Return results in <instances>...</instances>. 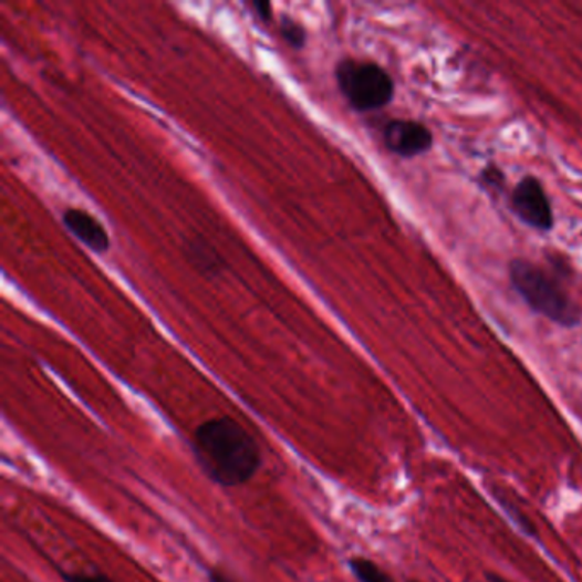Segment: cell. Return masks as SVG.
<instances>
[{
    "mask_svg": "<svg viewBox=\"0 0 582 582\" xmlns=\"http://www.w3.org/2000/svg\"><path fill=\"white\" fill-rule=\"evenodd\" d=\"M191 449L204 474L220 487L243 486L262 467L257 439L228 415L200 424Z\"/></svg>",
    "mask_w": 582,
    "mask_h": 582,
    "instance_id": "6da1fadb",
    "label": "cell"
},
{
    "mask_svg": "<svg viewBox=\"0 0 582 582\" xmlns=\"http://www.w3.org/2000/svg\"><path fill=\"white\" fill-rule=\"evenodd\" d=\"M250 8L253 9L254 15L260 18V21H263V23H272L273 12L270 2L254 0V2H251Z\"/></svg>",
    "mask_w": 582,
    "mask_h": 582,
    "instance_id": "4fadbf2b",
    "label": "cell"
},
{
    "mask_svg": "<svg viewBox=\"0 0 582 582\" xmlns=\"http://www.w3.org/2000/svg\"><path fill=\"white\" fill-rule=\"evenodd\" d=\"M209 582H232L228 575L222 574L220 571H212L209 574Z\"/></svg>",
    "mask_w": 582,
    "mask_h": 582,
    "instance_id": "5bb4252c",
    "label": "cell"
},
{
    "mask_svg": "<svg viewBox=\"0 0 582 582\" xmlns=\"http://www.w3.org/2000/svg\"><path fill=\"white\" fill-rule=\"evenodd\" d=\"M65 582H113L105 574H86V572H64Z\"/></svg>",
    "mask_w": 582,
    "mask_h": 582,
    "instance_id": "7c38bea8",
    "label": "cell"
},
{
    "mask_svg": "<svg viewBox=\"0 0 582 582\" xmlns=\"http://www.w3.org/2000/svg\"><path fill=\"white\" fill-rule=\"evenodd\" d=\"M383 144L395 156L412 159L429 153L434 146V135L427 125L417 119L393 118L386 122L383 132Z\"/></svg>",
    "mask_w": 582,
    "mask_h": 582,
    "instance_id": "5b68a950",
    "label": "cell"
},
{
    "mask_svg": "<svg viewBox=\"0 0 582 582\" xmlns=\"http://www.w3.org/2000/svg\"><path fill=\"white\" fill-rule=\"evenodd\" d=\"M410 582H418V581H410Z\"/></svg>",
    "mask_w": 582,
    "mask_h": 582,
    "instance_id": "2e32d148",
    "label": "cell"
},
{
    "mask_svg": "<svg viewBox=\"0 0 582 582\" xmlns=\"http://www.w3.org/2000/svg\"><path fill=\"white\" fill-rule=\"evenodd\" d=\"M509 209L528 228L538 232L552 231L555 226L552 202L537 176H523L509 195Z\"/></svg>",
    "mask_w": 582,
    "mask_h": 582,
    "instance_id": "277c9868",
    "label": "cell"
},
{
    "mask_svg": "<svg viewBox=\"0 0 582 582\" xmlns=\"http://www.w3.org/2000/svg\"><path fill=\"white\" fill-rule=\"evenodd\" d=\"M509 282L516 294L534 313L545 316L562 329L581 325V308L575 304L553 270L524 258H515L509 263Z\"/></svg>",
    "mask_w": 582,
    "mask_h": 582,
    "instance_id": "7a4b0ae2",
    "label": "cell"
},
{
    "mask_svg": "<svg viewBox=\"0 0 582 582\" xmlns=\"http://www.w3.org/2000/svg\"><path fill=\"white\" fill-rule=\"evenodd\" d=\"M336 86L355 112L385 108L395 96V81L385 67L370 60H340L335 69Z\"/></svg>",
    "mask_w": 582,
    "mask_h": 582,
    "instance_id": "3957f363",
    "label": "cell"
},
{
    "mask_svg": "<svg viewBox=\"0 0 582 582\" xmlns=\"http://www.w3.org/2000/svg\"><path fill=\"white\" fill-rule=\"evenodd\" d=\"M480 184L492 194H502L506 187V175L499 166L487 165L480 172Z\"/></svg>",
    "mask_w": 582,
    "mask_h": 582,
    "instance_id": "8fae6325",
    "label": "cell"
},
{
    "mask_svg": "<svg viewBox=\"0 0 582 582\" xmlns=\"http://www.w3.org/2000/svg\"><path fill=\"white\" fill-rule=\"evenodd\" d=\"M487 579H489V582H509L508 579L499 574H492V572H487Z\"/></svg>",
    "mask_w": 582,
    "mask_h": 582,
    "instance_id": "9a60e30c",
    "label": "cell"
},
{
    "mask_svg": "<svg viewBox=\"0 0 582 582\" xmlns=\"http://www.w3.org/2000/svg\"><path fill=\"white\" fill-rule=\"evenodd\" d=\"M65 228L90 250L106 253L110 250V236L105 226L83 209H67L62 216Z\"/></svg>",
    "mask_w": 582,
    "mask_h": 582,
    "instance_id": "8992f818",
    "label": "cell"
},
{
    "mask_svg": "<svg viewBox=\"0 0 582 582\" xmlns=\"http://www.w3.org/2000/svg\"><path fill=\"white\" fill-rule=\"evenodd\" d=\"M187 250L190 262L200 272H204V276L220 272L222 260H220L219 253L214 250L212 245L207 243L204 239H191L190 243L187 245Z\"/></svg>",
    "mask_w": 582,
    "mask_h": 582,
    "instance_id": "52a82bcc",
    "label": "cell"
},
{
    "mask_svg": "<svg viewBox=\"0 0 582 582\" xmlns=\"http://www.w3.org/2000/svg\"><path fill=\"white\" fill-rule=\"evenodd\" d=\"M493 496H496L497 502H499L500 506H502V509H505L506 512H508L509 518L515 521L516 524H518L521 530L524 531V533L531 534V537H534L537 534V531H534L533 523H531L530 519L527 518V516L523 515V512L519 511L518 508H516L515 505H512V500H509L508 497L502 496V493L497 492V490H493Z\"/></svg>",
    "mask_w": 582,
    "mask_h": 582,
    "instance_id": "30bf717a",
    "label": "cell"
},
{
    "mask_svg": "<svg viewBox=\"0 0 582 582\" xmlns=\"http://www.w3.org/2000/svg\"><path fill=\"white\" fill-rule=\"evenodd\" d=\"M349 565L358 582H395L380 565L374 564L373 560L364 557H354L349 560Z\"/></svg>",
    "mask_w": 582,
    "mask_h": 582,
    "instance_id": "ba28073f",
    "label": "cell"
},
{
    "mask_svg": "<svg viewBox=\"0 0 582 582\" xmlns=\"http://www.w3.org/2000/svg\"><path fill=\"white\" fill-rule=\"evenodd\" d=\"M279 33L291 49L301 50L306 46V28H304L303 24H299L294 19L288 18V15L280 19Z\"/></svg>",
    "mask_w": 582,
    "mask_h": 582,
    "instance_id": "9c48e42d",
    "label": "cell"
}]
</instances>
